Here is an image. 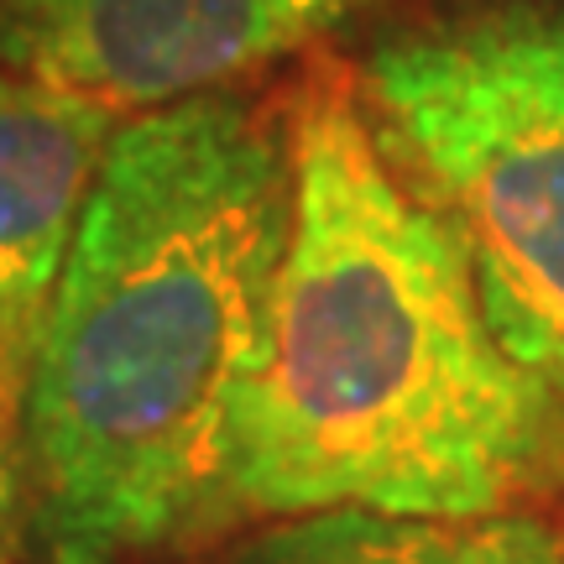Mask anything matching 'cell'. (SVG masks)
<instances>
[{
    "label": "cell",
    "instance_id": "obj_7",
    "mask_svg": "<svg viewBox=\"0 0 564 564\" xmlns=\"http://www.w3.org/2000/svg\"><path fill=\"white\" fill-rule=\"evenodd\" d=\"M21 539V382L0 366V564Z\"/></svg>",
    "mask_w": 564,
    "mask_h": 564
},
{
    "label": "cell",
    "instance_id": "obj_1",
    "mask_svg": "<svg viewBox=\"0 0 564 564\" xmlns=\"http://www.w3.org/2000/svg\"><path fill=\"white\" fill-rule=\"evenodd\" d=\"M293 225L288 121L241 95L116 126L21 392V549L126 564L230 523V413Z\"/></svg>",
    "mask_w": 564,
    "mask_h": 564
},
{
    "label": "cell",
    "instance_id": "obj_4",
    "mask_svg": "<svg viewBox=\"0 0 564 564\" xmlns=\"http://www.w3.org/2000/svg\"><path fill=\"white\" fill-rule=\"evenodd\" d=\"M371 0H0V63L121 110L215 95L335 37Z\"/></svg>",
    "mask_w": 564,
    "mask_h": 564
},
{
    "label": "cell",
    "instance_id": "obj_2",
    "mask_svg": "<svg viewBox=\"0 0 564 564\" xmlns=\"http://www.w3.org/2000/svg\"><path fill=\"white\" fill-rule=\"evenodd\" d=\"M293 225L230 413L236 518H481L554 460L564 408L507 356L455 225L340 79L288 110Z\"/></svg>",
    "mask_w": 564,
    "mask_h": 564
},
{
    "label": "cell",
    "instance_id": "obj_3",
    "mask_svg": "<svg viewBox=\"0 0 564 564\" xmlns=\"http://www.w3.org/2000/svg\"><path fill=\"white\" fill-rule=\"evenodd\" d=\"M366 116L455 225L507 356L564 408V6H481L392 32Z\"/></svg>",
    "mask_w": 564,
    "mask_h": 564
},
{
    "label": "cell",
    "instance_id": "obj_5",
    "mask_svg": "<svg viewBox=\"0 0 564 564\" xmlns=\"http://www.w3.org/2000/svg\"><path fill=\"white\" fill-rule=\"evenodd\" d=\"M121 116L0 63V366H26Z\"/></svg>",
    "mask_w": 564,
    "mask_h": 564
},
{
    "label": "cell",
    "instance_id": "obj_6",
    "mask_svg": "<svg viewBox=\"0 0 564 564\" xmlns=\"http://www.w3.org/2000/svg\"><path fill=\"white\" fill-rule=\"evenodd\" d=\"M230 564H564L560 539L523 512L481 518H408L329 507L246 539Z\"/></svg>",
    "mask_w": 564,
    "mask_h": 564
}]
</instances>
